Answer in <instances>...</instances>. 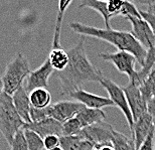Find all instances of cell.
Returning <instances> with one entry per match:
<instances>
[{
    "label": "cell",
    "mask_w": 155,
    "mask_h": 150,
    "mask_svg": "<svg viewBox=\"0 0 155 150\" xmlns=\"http://www.w3.org/2000/svg\"><path fill=\"white\" fill-rule=\"evenodd\" d=\"M69 96L75 99L77 102L84 105L86 108L100 109V110H102L105 107H115L114 103L111 101L110 98L89 93L87 91L83 90L82 88L74 91Z\"/></svg>",
    "instance_id": "7c38bea8"
},
{
    "label": "cell",
    "mask_w": 155,
    "mask_h": 150,
    "mask_svg": "<svg viewBox=\"0 0 155 150\" xmlns=\"http://www.w3.org/2000/svg\"><path fill=\"white\" fill-rule=\"evenodd\" d=\"M60 136L57 135H48L43 138V145L46 150L52 149L60 146Z\"/></svg>",
    "instance_id": "f546056e"
},
{
    "label": "cell",
    "mask_w": 155,
    "mask_h": 150,
    "mask_svg": "<svg viewBox=\"0 0 155 150\" xmlns=\"http://www.w3.org/2000/svg\"><path fill=\"white\" fill-rule=\"evenodd\" d=\"M90 8L97 11L99 14L103 17L106 29H111V19L114 17V15L110 13L108 9V1H100V0H84L80 4V8Z\"/></svg>",
    "instance_id": "e0dca14e"
},
{
    "label": "cell",
    "mask_w": 155,
    "mask_h": 150,
    "mask_svg": "<svg viewBox=\"0 0 155 150\" xmlns=\"http://www.w3.org/2000/svg\"><path fill=\"white\" fill-rule=\"evenodd\" d=\"M24 122L15 109L11 96L3 92L0 98V132L10 145L15 134L23 128Z\"/></svg>",
    "instance_id": "277c9868"
},
{
    "label": "cell",
    "mask_w": 155,
    "mask_h": 150,
    "mask_svg": "<svg viewBox=\"0 0 155 150\" xmlns=\"http://www.w3.org/2000/svg\"><path fill=\"white\" fill-rule=\"evenodd\" d=\"M72 0H61L58 2V10L57 19H55V25L54 31V38H52V48H61V25L67 9L72 4Z\"/></svg>",
    "instance_id": "ac0fdd59"
},
{
    "label": "cell",
    "mask_w": 155,
    "mask_h": 150,
    "mask_svg": "<svg viewBox=\"0 0 155 150\" xmlns=\"http://www.w3.org/2000/svg\"><path fill=\"white\" fill-rule=\"evenodd\" d=\"M31 73L27 58L18 52L10 62H8L1 78L3 92L12 96L23 85V82Z\"/></svg>",
    "instance_id": "3957f363"
},
{
    "label": "cell",
    "mask_w": 155,
    "mask_h": 150,
    "mask_svg": "<svg viewBox=\"0 0 155 150\" xmlns=\"http://www.w3.org/2000/svg\"><path fill=\"white\" fill-rule=\"evenodd\" d=\"M11 150H29L28 146H27V142L24 136L23 129L19 130L15 134L13 140H12L10 144Z\"/></svg>",
    "instance_id": "484cf974"
},
{
    "label": "cell",
    "mask_w": 155,
    "mask_h": 150,
    "mask_svg": "<svg viewBox=\"0 0 155 150\" xmlns=\"http://www.w3.org/2000/svg\"><path fill=\"white\" fill-rule=\"evenodd\" d=\"M83 139L76 136H61L60 138V146L63 150H80Z\"/></svg>",
    "instance_id": "cb8c5ba5"
},
{
    "label": "cell",
    "mask_w": 155,
    "mask_h": 150,
    "mask_svg": "<svg viewBox=\"0 0 155 150\" xmlns=\"http://www.w3.org/2000/svg\"><path fill=\"white\" fill-rule=\"evenodd\" d=\"M49 150H63L61 148V146H58V147H54V148H52V149H49Z\"/></svg>",
    "instance_id": "e575fe53"
},
{
    "label": "cell",
    "mask_w": 155,
    "mask_h": 150,
    "mask_svg": "<svg viewBox=\"0 0 155 150\" xmlns=\"http://www.w3.org/2000/svg\"><path fill=\"white\" fill-rule=\"evenodd\" d=\"M99 83H100L101 86H103L106 89L108 94H109V98L114 103V106L119 108L121 112L124 114L127 123H128L129 129L130 131H132L133 125H134V120H133L131 110H130L128 101H127L125 92H124L123 88L118 86L112 80L107 79V78H103Z\"/></svg>",
    "instance_id": "8992f818"
},
{
    "label": "cell",
    "mask_w": 155,
    "mask_h": 150,
    "mask_svg": "<svg viewBox=\"0 0 155 150\" xmlns=\"http://www.w3.org/2000/svg\"><path fill=\"white\" fill-rule=\"evenodd\" d=\"M133 150H136V149H135V148H134V149H133Z\"/></svg>",
    "instance_id": "d590c367"
},
{
    "label": "cell",
    "mask_w": 155,
    "mask_h": 150,
    "mask_svg": "<svg viewBox=\"0 0 155 150\" xmlns=\"http://www.w3.org/2000/svg\"><path fill=\"white\" fill-rule=\"evenodd\" d=\"M22 129L33 131L42 139L48 135L63 136V123L57 121L54 118H46L38 122L24 123Z\"/></svg>",
    "instance_id": "4fadbf2b"
},
{
    "label": "cell",
    "mask_w": 155,
    "mask_h": 150,
    "mask_svg": "<svg viewBox=\"0 0 155 150\" xmlns=\"http://www.w3.org/2000/svg\"><path fill=\"white\" fill-rule=\"evenodd\" d=\"M155 128L152 117L148 113H145L134 121L133 129L131 131L132 141L134 143L135 149L138 150L144 140L147 138L150 132Z\"/></svg>",
    "instance_id": "5bb4252c"
},
{
    "label": "cell",
    "mask_w": 155,
    "mask_h": 150,
    "mask_svg": "<svg viewBox=\"0 0 155 150\" xmlns=\"http://www.w3.org/2000/svg\"><path fill=\"white\" fill-rule=\"evenodd\" d=\"M93 148H94V144H92L89 141H86V140H83L80 150H93Z\"/></svg>",
    "instance_id": "d6a6232c"
},
{
    "label": "cell",
    "mask_w": 155,
    "mask_h": 150,
    "mask_svg": "<svg viewBox=\"0 0 155 150\" xmlns=\"http://www.w3.org/2000/svg\"><path fill=\"white\" fill-rule=\"evenodd\" d=\"M69 65L64 71L58 72L55 77L60 80L63 95L69 96L71 93L81 89L85 83L100 82L103 74L87 55L84 36L75 46L69 49Z\"/></svg>",
    "instance_id": "6da1fadb"
},
{
    "label": "cell",
    "mask_w": 155,
    "mask_h": 150,
    "mask_svg": "<svg viewBox=\"0 0 155 150\" xmlns=\"http://www.w3.org/2000/svg\"><path fill=\"white\" fill-rule=\"evenodd\" d=\"M12 102L15 109H16L18 115L21 117L24 123H30V110L31 105L29 102V95L25 90V87L22 85L11 96Z\"/></svg>",
    "instance_id": "9a60e30c"
},
{
    "label": "cell",
    "mask_w": 155,
    "mask_h": 150,
    "mask_svg": "<svg viewBox=\"0 0 155 150\" xmlns=\"http://www.w3.org/2000/svg\"><path fill=\"white\" fill-rule=\"evenodd\" d=\"M101 60L112 62L121 74H125L130 83L138 86V72L135 70L136 58L129 52H103L99 55Z\"/></svg>",
    "instance_id": "5b68a950"
},
{
    "label": "cell",
    "mask_w": 155,
    "mask_h": 150,
    "mask_svg": "<svg viewBox=\"0 0 155 150\" xmlns=\"http://www.w3.org/2000/svg\"><path fill=\"white\" fill-rule=\"evenodd\" d=\"M93 150H115V149L113 147L112 142H108V143H103V144L94 145Z\"/></svg>",
    "instance_id": "1f68e13d"
},
{
    "label": "cell",
    "mask_w": 155,
    "mask_h": 150,
    "mask_svg": "<svg viewBox=\"0 0 155 150\" xmlns=\"http://www.w3.org/2000/svg\"><path fill=\"white\" fill-rule=\"evenodd\" d=\"M46 118L49 117V112H48V107L45 109H35L31 107L30 110V120L31 122H38L41 121Z\"/></svg>",
    "instance_id": "4316f807"
},
{
    "label": "cell",
    "mask_w": 155,
    "mask_h": 150,
    "mask_svg": "<svg viewBox=\"0 0 155 150\" xmlns=\"http://www.w3.org/2000/svg\"><path fill=\"white\" fill-rule=\"evenodd\" d=\"M3 94V85H2V81L1 78H0V98H1V95Z\"/></svg>",
    "instance_id": "836d02e7"
},
{
    "label": "cell",
    "mask_w": 155,
    "mask_h": 150,
    "mask_svg": "<svg viewBox=\"0 0 155 150\" xmlns=\"http://www.w3.org/2000/svg\"><path fill=\"white\" fill-rule=\"evenodd\" d=\"M138 150H155V128L151 131Z\"/></svg>",
    "instance_id": "f1b7e54d"
},
{
    "label": "cell",
    "mask_w": 155,
    "mask_h": 150,
    "mask_svg": "<svg viewBox=\"0 0 155 150\" xmlns=\"http://www.w3.org/2000/svg\"><path fill=\"white\" fill-rule=\"evenodd\" d=\"M124 1L121 0H110L108 1V9H109L110 13L114 15V17L121 15V10H122Z\"/></svg>",
    "instance_id": "83f0119b"
},
{
    "label": "cell",
    "mask_w": 155,
    "mask_h": 150,
    "mask_svg": "<svg viewBox=\"0 0 155 150\" xmlns=\"http://www.w3.org/2000/svg\"><path fill=\"white\" fill-rule=\"evenodd\" d=\"M48 60L49 61V64H51V68H54V71L61 72L68 67L70 58L68 52L64 51L63 48H51Z\"/></svg>",
    "instance_id": "ffe728a7"
},
{
    "label": "cell",
    "mask_w": 155,
    "mask_h": 150,
    "mask_svg": "<svg viewBox=\"0 0 155 150\" xmlns=\"http://www.w3.org/2000/svg\"><path fill=\"white\" fill-rule=\"evenodd\" d=\"M123 90L131 110L133 120L136 121L143 114L147 113V102L142 96L140 87L135 84L129 82L126 87H123Z\"/></svg>",
    "instance_id": "30bf717a"
},
{
    "label": "cell",
    "mask_w": 155,
    "mask_h": 150,
    "mask_svg": "<svg viewBox=\"0 0 155 150\" xmlns=\"http://www.w3.org/2000/svg\"><path fill=\"white\" fill-rule=\"evenodd\" d=\"M84 107L85 106L77 101H70V100L58 101L48 106L49 117L54 118L61 123H64L72 118H75L79 111Z\"/></svg>",
    "instance_id": "9c48e42d"
},
{
    "label": "cell",
    "mask_w": 155,
    "mask_h": 150,
    "mask_svg": "<svg viewBox=\"0 0 155 150\" xmlns=\"http://www.w3.org/2000/svg\"><path fill=\"white\" fill-rule=\"evenodd\" d=\"M112 144L115 150H133L135 148L132 139L128 138L121 132L113 130Z\"/></svg>",
    "instance_id": "7402d4cb"
},
{
    "label": "cell",
    "mask_w": 155,
    "mask_h": 150,
    "mask_svg": "<svg viewBox=\"0 0 155 150\" xmlns=\"http://www.w3.org/2000/svg\"><path fill=\"white\" fill-rule=\"evenodd\" d=\"M76 118L82 125L83 128L92 126V125L104 122L106 118V114L103 110L100 109H90L84 107L79 111Z\"/></svg>",
    "instance_id": "2e32d148"
},
{
    "label": "cell",
    "mask_w": 155,
    "mask_h": 150,
    "mask_svg": "<svg viewBox=\"0 0 155 150\" xmlns=\"http://www.w3.org/2000/svg\"><path fill=\"white\" fill-rule=\"evenodd\" d=\"M132 25V30L130 33L134 38L148 51L155 46V35L151 30L149 24L142 17H127Z\"/></svg>",
    "instance_id": "ba28073f"
},
{
    "label": "cell",
    "mask_w": 155,
    "mask_h": 150,
    "mask_svg": "<svg viewBox=\"0 0 155 150\" xmlns=\"http://www.w3.org/2000/svg\"><path fill=\"white\" fill-rule=\"evenodd\" d=\"M83 129L77 118H72L63 123V136H76Z\"/></svg>",
    "instance_id": "d4e9b609"
},
{
    "label": "cell",
    "mask_w": 155,
    "mask_h": 150,
    "mask_svg": "<svg viewBox=\"0 0 155 150\" xmlns=\"http://www.w3.org/2000/svg\"><path fill=\"white\" fill-rule=\"evenodd\" d=\"M155 67V46L152 48L148 49L146 58H145L144 65L142 67L141 71L138 72V86L140 87L145 82L148 76L150 75L151 71Z\"/></svg>",
    "instance_id": "44dd1931"
},
{
    "label": "cell",
    "mask_w": 155,
    "mask_h": 150,
    "mask_svg": "<svg viewBox=\"0 0 155 150\" xmlns=\"http://www.w3.org/2000/svg\"><path fill=\"white\" fill-rule=\"evenodd\" d=\"M70 28L83 36H91L109 42L120 52H129L134 55L138 64L143 67L147 51L134 38L130 31H120L112 28H98L81 22H72L70 24Z\"/></svg>",
    "instance_id": "7a4b0ae2"
},
{
    "label": "cell",
    "mask_w": 155,
    "mask_h": 150,
    "mask_svg": "<svg viewBox=\"0 0 155 150\" xmlns=\"http://www.w3.org/2000/svg\"><path fill=\"white\" fill-rule=\"evenodd\" d=\"M24 136H25L27 146H28L29 150H43L45 149V145H43V139L35 133L33 131L23 129Z\"/></svg>",
    "instance_id": "603a6c76"
},
{
    "label": "cell",
    "mask_w": 155,
    "mask_h": 150,
    "mask_svg": "<svg viewBox=\"0 0 155 150\" xmlns=\"http://www.w3.org/2000/svg\"><path fill=\"white\" fill-rule=\"evenodd\" d=\"M28 95L32 108L45 109L51 105V94L48 89H35L31 91Z\"/></svg>",
    "instance_id": "d6986e66"
},
{
    "label": "cell",
    "mask_w": 155,
    "mask_h": 150,
    "mask_svg": "<svg viewBox=\"0 0 155 150\" xmlns=\"http://www.w3.org/2000/svg\"><path fill=\"white\" fill-rule=\"evenodd\" d=\"M54 73V68H51L49 61L46 60L38 68L32 71L26 79L25 90L27 93H30L35 89H48V80Z\"/></svg>",
    "instance_id": "8fae6325"
},
{
    "label": "cell",
    "mask_w": 155,
    "mask_h": 150,
    "mask_svg": "<svg viewBox=\"0 0 155 150\" xmlns=\"http://www.w3.org/2000/svg\"><path fill=\"white\" fill-rule=\"evenodd\" d=\"M113 130V127L104 121L101 123L92 125V126L83 128L78 134V136L81 137L83 140L91 142L92 144L98 145L112 142Z\"/></svg>",
    "instance_id": "52a82bcc"
},
{
    "label": "cell",
    "mask_w": 155,
    "mask_h": 150,
    "mask_svg": "<svg viewBox=\"0 0 155 150\" xmlns=\"http://www.w3.org/2000/svg\"><path fill=\"white\" fill-rule=\"evenodd\" d=\"M139 12H140V16L149 24L151 30H152L153 34L155 35V15L143 10H139Z\"/></svg>",
    "instance_id": "4dcf8cb0"
}]
</instances>
